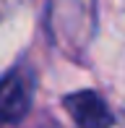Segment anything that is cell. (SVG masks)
<instances>
[{"label":"cell","instance_id":"1","mask_svg":"<svg viewBox=\"0 0 125 128\" xmlns=\"http://www.w3.org/2000/svg\"><path fill=\"white\" fill-rule=\"evenodd\" d=\"M31 104V84L21 71L8 73L0 81V128L16 123Z\"/></svg>","mask_w":125,"mask_h":128},{"label":"cell","instance_id":"2","mask_svg":"<svg viewBox=\"0 0 125 128\" xmlns=\"http://www.w3.org/2000/svg\"><path fill=\"white\" fill-rule=\"evenodd\" d=\"M65 110L78 128H110L112 120H115L107 102L91 89H83V92L65 97Z\"/></svg>","mask_w":125,"mask_h":128}]
</instances>
